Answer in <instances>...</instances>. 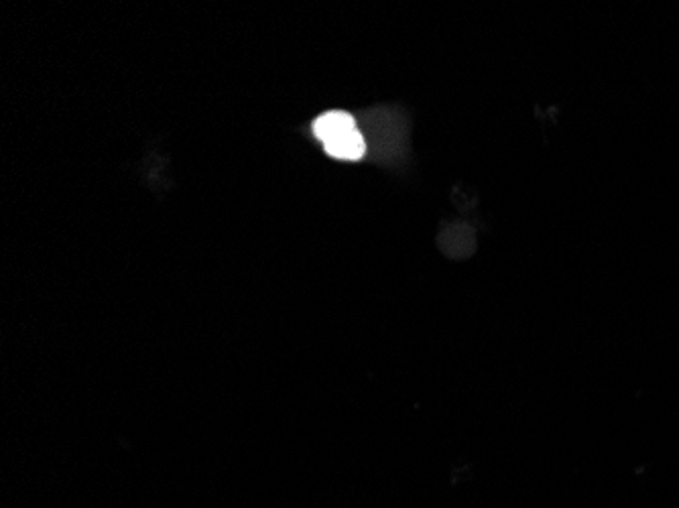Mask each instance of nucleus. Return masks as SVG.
Here are the masks:
<instances>
[{
  "mask_svg": "<svg viewBox=\"0 0 679 508\" xmlns=\"http://www.w3.org/2000/svg\"><path fill=\"white\" fill-rule=\"evenodd\" d=\"M314 135L334 159L356 161L366 153V143L348 112L332 110L314 122Z\"/></svg>",
  "mask_w": 679,
  "mask_h": 508,
  "instance_id": "nucleus-1",
  "label": "nucleus"
}]
</instances>
